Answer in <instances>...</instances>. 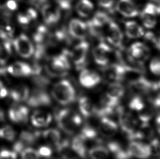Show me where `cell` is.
Returning a JSON list of instances; mask_svg holds the SVG:
<instances>
[{"instance_id": "obj_1", "label": "cell", "mask_w": 160, "mask_h": 159, "mask_svg": "<svg viewBox=\"0 0 160 159\" xmlns=\"http://www.w3.org/2000/svg\"><path fill=\"white\" fill-rule=\"evenodd\" d=\"M72 61L70 51L64 49L57 56L48 60L45 68L47 74L52 77H63L67 75Z\"/></svg>"}, {"instance_id": "obj_2", "label": "cell", "mask_w": 160, "mask_h": 159, "mask_svg": "<svg viewBox=\"0 0 160 159\" xmlns=\"http://www.w3.org/2000/svg\"><path fill=\"white\" fill-rule=\"evenodd\" d=\"M55 118L58 127L64 132L69 135L74 134L82 123L79 115L67 108L57 111Z\"/></svg>"}, {"instance_id": "obj_3", "label": "cell", "mask_w": 160, "mask_h": 159, "mask_svg": "<svg viewBox=\"0 0 160 159\" xmlns=\"http://www.w3.org/2000/svg\"><path fill=\"white\" fill-rule=\"evenodd\" d=\"M52 97L54 100L62 105H67L75 101L76 92L71 82L63 79L57 82L53 86Z\"/></svg>"}, {"instance_id": "obj_4", "label": "cell", "mask_w": 160, "mask_h": 159, "mask_svg": "<svg viewBox=\"0 0 160 159\" xmlns=\"http://www.w3.org/2000/svg\"><path fill=\"white\" fill-rule=\"evenodd\" d=\"M13 44L16 52L20 57L28 58L34 53L33 45L29 37L21 34L13 40Z\"/></svg>"}, {"instance_id": "obj_5", "label": "cell", "mask_w": 160, "mask_h": 159, "mask_svg": "<svg viewBox=\"0 0 160 159\" xmlns=\"http://www.w3.org/2000/svg\"><path fill=\"white\" fill-rule=\"evenodd\" d=\"M117 112L121 130L130 140L137 129L136 121L131 115L125 112L122 107L118 106Z\"/></svg>"}, {"instance_id": "obj_6", "label": "cell", "mask_w": 160, "mask_h": 159, "mask_svg": "<svg viewBox=\"0 0 160 159\" xmlns=\"http://www.w3.org/2000/svg\"><path fill=\"white\" fill-rule=\"evenodd\" d=\"M44 89L38 87L30 92L26 101L29 106L32 107H42L51 104L50 96Z\"/></svg>"}, {"instance_id": "obj_7", "label": "cell", "mask_w": 160, "mask_h": 159, "mask_svg": "<svg viewBox=\"0 0 160 159\" xmlns=\"http://www.w3.org/2000/svg\"><path fill=\"white\" fill-rule=\"evenodd\" d=\"M89 49V44L82 41L77 44L70 51L71 60L78 70L83 69L86 63L88 52Z\"/></svg>"}, {"instance_id": "obj_8", "label": "cell", "mask_w": 160, "mask_h": 159, "mask_svg": "<svg viewBox=\"0 0 160 159\" xmlns=\"http://www.w3.org/2000/svg\"><path fill=\"white\" fill-rule=\"evenodd\" d=\"M40 134L38 132L23 131L21 133L18 140L13 145V150L17 154L20 153L24 148L33 144L40 136Z\"/></svg>"}, {"instance_id": "obj_9", "label": "cell", "mask_w": 160, "mask_h": 159, "mask_svg": "<svg viewBox=\"0 0 160 159\" xmlns=\"http://www.w3.org/2000/svg\"><path fill=\"white\" fill-rule=\"evenodd\" d=\"M129 155L139 158H147L151 157L149 144L144 143L137 140L132 141L127 149Z\"/></svg>"}, {"instance_id": "obj_10", "label": "cell", "mask_w": 160, "mask_h": 159, "mask_svg": "<svg viewBox=\"0 0 160 159\" xmlns=\"http://www.w3.org/2000/svg\"><path fill=\"white\" fill-rule=\"evenodd\" d=\"M125 67L120 63H114L103 68V75L107 81L119 82L123 81Z\"/></svg>"}, {"instance_id": "obj_11", "label": "cell", "mask_w": 160, "mask_h": 159, "mask_svg": "<svg viewBox=\"0 0 160 159\" xmlns=\"http://www.w3.org/2000/svg\"><path fill=\"white\" fill-rule=\"evenodd\" d=\"M112 52L111 48L104 43L99 44L93 50V56L95 63L103 67L108 64L110 55Z\"/></svg>"}, {"instance_id": "obj_12", "label": "cell", "mask_w": 160, "mask_h": 159, "mask_svg": "<svg viewBox=\"0 0 160 159\" xmlns=\"http://www.w3.org/2000/svg\"><path fill=\"white\" fill-rule=\"evenodd\" d=\"M128 51L134 60L141 63L147 60L150 55L149 48L143 43L140 42L132 44Z\"/></svg>"}, {"instance_id": "obj_13", "label": "cell", "mask_w": 160, "mask_h": 159, "mask_svg": "<svg viewBox=\"0 0 160 159\" xmlns=\"http://www.w3.org/2000/svg\"><path fill=\"white\" fill-rule=\"evenodd\" d=\"M158 15L155 7L151 2L145 6L141 13V18L144 26L152 29L157 24V15Z\"/></svg>"}, {"instance_id": "obj_14", "label": "cell", "mask_w": 160, "mask_h": 159, "mask_svg": "<svg viewBox=\"0 0 160 159\" xmlns=\"http://www.w3.org/2000/svg\"><path fill=\"white\" fill-rule=\"evenodd\" d=\"M8 117L11 121L16 123H24L28 120L29 109L26 106L14 105L8 110Z\"/></svg>"}, {"instance_id": "obj_15", "label": "cell", "mask_w": 160, "mask_h": 159, "mask_svg": "<svg viewBox=\"0 0 160 159\" xmlns=\"http://www.w3.org/2000/svg\"><path fill=\"white\" fill-rule=\"evenodd\" d=\"M125 88L119 82L110 83L105 93V97L112 103L118 105L120 99L124 96Z\"/></svg>"}, {"instance_id": "obj_16", "label": "cell", "mask_w": 160, "mask_h": 159, "mask_svg": "<svg viewBox=\"0 0 160 159\" xmlns=\"http://www.w3.org/2000/svg\"><path fill=\"white\" fill-rule=\"evenodd\" d=\"M42 16L45 22L48 25L56 24L61 18V9L58 6L50 4L48 3L42 7Z\"/></svg>"}, {"instance_id": "obj_17", "label": "cell", "mask_w": 160, "mask_h": 159, "mask_svg": "<svg viewBox=\"0 0 160 159\" xmlns=\"http://www.w3.org/2000/svg\"><path fill=\"white\" fill-rule=\"evenodd\" d=\"M107 39L111 44L116 47L119 48L122 46L123 34L118 25L114 21L109 22L107 30Z\"/></svg>"}, {"instance_id": "obj_18", "label": "cell", "mask_w": 160, "mask_h": 159, "mask_svg": "<svg viewBox=\"0 0 160 159\" xmlns=\"http://www.w3.org/2000/svg\"><path fill=\"white\" fill-rule=\"evenodd\" d=\"M101 77L97 72L88 69L82 70L79 75L80 84L84 87L92 88L99 84Z\"/></svg>"}, {"instance_id": "obj_19", "label": "cell", "mask_w": 160, "mask_h": 159, "mask_svg": "<svg viewBox=\"0 0 160 159\" xmlns=\"http://www.w3.org/2000/svg\"><path fill=\"white\" fill-rule=\"evenodd\" d=\"M8 72L16 77H25L32 75V67L23 62H17L7 68Z\"/></svg>"}, {"instance_id": "obj_20", "label": "cell", "mask_w": 160, "mask_h": 159, "mask_svg": "<svg viewBox=\"0 0 160 159\" xmlns=\"http://www.w3.org/2000/svg\"><path fill=\"white\" fill-rule=\"evenodd\" d=\"M117 9L120 14L127 17H134L139 14L138 8L132 0H118Z\"/></svg>"}, {"instance_id": "obj_21", "label": "cell", "mask_w": 160, "mask_h": 159, "mask_svg": "<svg viewBox=\"0 0 160 159\" xmlns=\"http://www.w3.org/2000/svg\"><path fill=\"white\" fill-rule=\"evenodd\" d=\"M99 131L103 137L111 138L115 135L118 129L116 122L107 117L101 118Z\"/></svg>"}, {"instance_id": "obj_22", "label": "cell", "mask_w": 160, "mask_h": 159, "mask_svg": "<svg viewBox=\"0 0 160 159\" xmlns=\"http://www.w3.org/2000/svg\"><path fill=\"white\" fill-rule=\"evenodd\" d=\"M87 30L86 23L80 20L74 19L69 23V33L74 38L81 40L84 39Z\"/></svg>"}, {"instance_id": "obj_23", "label": "cell", "mask_w": 160, "mask_h": 159, "mask_svg": "<svg viewBox=\"0 0 160 159\" xmlns=\"http://www.w3.org/2000/svg\"><path fill=\"white\" fill-rule=\"evenodd\" d=\"M31 120L34 127L43 128L47 127L50 124L52 120V116L48 112L38 110L32 114Z\"/></svg>"}, {"instance_id": "obj_24", "label": "cell", "mask_w": 160, "mask_h": 159, "mask_svg": "<svg viewBox=\"0 0 160 159\" xmlns=\"http://www.w3.org/2000/svg\"><path fill=\"white\" fill-rule=\"evenodd\" d=\"M30 91L29 88L24 85H18L13 87L10 91V98L16 102L26 101Z\"/></svg>"}, {"instance_id": "obj_25", "label": "cell", "mask_w": 160, "mask_h": 159, "mask_svg": "<svg viewBox=\"0 0 160 159\" xmlns=\"http://www.w3.org/2000/svg\"><path fill=\"white\" fill-rule=\"evenodd\" d=\"M51 36L48 28L44 25H40L37 29L33 37L37 46L46 47L51 39Z\"/></svg>"}, {"instance_id": "obj_26", "label": "cell", "mask_w": 160, "mask_h": 159, "mask_svg": "<svg viewBox=\"0 0 160 159\" xmlns=\"http://www.w3.org/2000/svg\"><path fill=\"white\" fill-rule=\"evenodd\" d=\"M85 138L80 133L73 139L71 147L79 158H85L87 155L86 143Z\"/></svg>"}, {"instance_id": "obj_27", "label": "cell", "mask_w": 160, "mask_h": 159, "mask_svg": "<svg viewBox=\"0 0 160 159\" xmlns=\"http://www.w3.org/2000/svg\"><path fill=\"white\" fill-rule=\"evenodd\" d=\"M125 30L127 36L131 39L139 38L144 35L143 28L135 21H126Z\"/></svg>"}, {"instance_id": "obj_28", "label": "cell", "mask_w": 160, "mask_h": 159, "mask_svg": "<svg viewBox=\"0 0 160 159\" xmlns=\"http://www.w3.org/2000/svg\"><path fill=\"white\" fill-rule=\"evenodd\" d=\"M78 106L80 113L85 118L89 117L94 115L95 105L88 97H81L79 100Z\"/></svg>"}, {"instance_id": "obj_29", "label": "cell", "mask_w": 160, "mask_h": 159, "mask_svg": "<svg viewBox=\"0 0 160 159\" xmlns=\"http://www.w3.org/2000/svg\"><path fill=\"white\" fill-rule=\"evenodd\" d=\"M45 142L51 146L56 147L61 141V134L58 130L48 129L44 131L42 133Z\"/></svg>"}, {"instance_id": "obj_30", "label": "cell", "mask_w": 160, "mask_h": 159, "mask_svg": "<svg viewBox=\"0 0 160 159\" xmlns=\"http://www.w3.org/2000/svg\"><path fill=\"white\" fill-rule=\"evenodd\" d=\"M11 54V44L9 40L0 43V65L4 66L10 58Z\"/></svg>"}, {"instance_id": "obj_31", "label": "cell", "mask_w": 160, "mask_h": 159, "mask_svg": "<svg viewBox=\"0 0 160 159\" xmlns=\"http://www.w3.org/2000/svg\"><path fill=\"white\" fill-rule=\"evenodd\" d=\"M78 15L83 17L90 15L94 9V5L90 0H80L76 7Z\"/></svg>"}, {"instance_id": "obj_32", "label": "cell", "mask_w": 160, "mask_h": 159, "mask_svg": "<svg viewBox=\"0 0 160 159\" xmlns=\"http://www.w3.org/2000/svg\"><path fill=\"white\" fill-rule=\"evenodd\" d=\"M109 152L113 154L116 158L127 159L130 158L128 151L123 149L121 145L116 142H111L108 144Z\"/></svg>"}, {"instance_id": "obj_33", "label": "cell", "mask_w": 160, "mask_h": 159, "mask_svg": "<svg viewBox=\"0 0 160 159\" xmlns=\"http://www.w3.org/2000/svg\"><path fill=\"white\" fill-rule=\"evenodd\" d=\"M109 150L101 145L95 146L88 151V155L91 158L102 159L106 158L109 156Z\"/></svg>"}, {"instance_id": "obj_34", "label": "cell", "mask_w": 160, "mask_h": 159, "mask_svg": "<svg viewBox=\"0 0 160 159\" xmlns=\"http://www.w3.org/2000/svg\"><path fill=\"white\" fill-rule=\"evenodd\" d=\"M16 132L11 126L6 125L0 129V138L9 142L14 141L16 137Z\"/></svg>"}, {"instance_id": "obj_35", "label": "cell", "mask_w": 160, "mask_h": 159, "mask_svg": "<svg viewBox=\"0 0 160 159\" xmlns=\"http://www.w3.org/2000/svg\"><path fill=\"white\" fill-rule=\"evenodd\" d=\"M92 22L96 25L102 27L104 25L109 23L110 21L109 16L102 11H98L95 13L92 20Z\"/></svg>"}, {"instance_id": "obj_36", "label": "cell", "mask_w": 160, "mask_h": 159, "mask_svg": "<svg viewBox=\"0 0 160 159\" xmlns=\"http://www.w3.org/2000/svg\"><path fill=\"white\" fill-rule=\"evenodd\" d=\"M81 134L87 141L96 140L98 137V133L96 130L89 125H86L82 129Z\"/></svg>"}, {"instance_id": "obj_37", "label": "cell", "mask_w": 160, "mask_h": 159, "mask_svg": "<svg viewBox=\"0 0 160 159\" xmlns=\"http://www.w3.org/2000/svg\"><path fill=\"white\" fill-rule=\"evenodd\" d=\"M86 25L87 30L92 36L99 39H102L103 35L102 31V27L96 25L91 20L88 21L86 23Z\"/></svg>"}, {"instance_id": "obj_38", "label": "cell", "mask_w": 160, "mask_h": 159, "mask_svg": "<svg viewBox=\"0 0 160 159\" xmlns=\"http://www.w3.org/2000/svg\"><path fill=\"white\" fill-rule=\"evenodd\" d=\"M20 154L22 159H38L40 157L38 151L31 147L24 148Z\"/></svg>"}, {"instance_id": "obj_39", "label": "cell", "mask_w": 160, "mask_h": 159, "mask_svg": "<svg viewBox=\"0 0 160 159\" xmlns=\"http://www.w3.org/2000/svg\"><path fill=\"white\" fill-rule=\"evenodd\" d=\"M149 146L151 152V157H160V143L158 140L157 139H153Z\"/></svg>"}, {"instance_id": "obj_40", "label": "cell", "mask_w": 160, "mask_h": 159, "mask_svg": "<svg viewBox=\"0 0 160 159\" xmlns=\"http://www.w3.org/2000/svg\"><path fill=\"white\" fill-rule=\"evenodd\" d=\"M150 69L154 74L160 75V56L155 57L151 60Z\"/></svg>"}, {"instance_id": "obj_41", "label": "cell", "mask_w": 160, "mask_h": 159, "mask_svg": "<svg viewBox=\"0 0 160 159\" xmlns=\"http://www.w3.org/2000/svg\"><path fill=\"white\" fill-rule=\"evenodd\" d=\"M18 22L20 25L23 27L29 26L33 21L29 17L26 12L19 13L17 16Z\"/></svg>"}, {"instance_id": "obj_42", "label": "cell", "mask_w": 160, "mask_h": 159, "mask_svg": "<svg viewBox=\"0 0 160 159\" xmlns=\"http://www.w3.org/2000/svg\"><path fill=\"white\" fill-rule=\"evenodd\" d=\"M68 32L65 28H62L55 32V36L57 40L60 41L68 42L69 41Z\"/></svg>"}, {"instance_id": "obj_43", "label": "cell", "mask_w": 160, "mask_h": 159, "mask_svg": "<svg viewBox=\"0 0 160 159\" xmlns=\"http://www.w3.org/2000/svg\"><path fill=\"white\" fill-rule=\"evenodd\" d=\"M17 157V153L14 150L11 151L7 149H3L0 151V159H15Z\"/></svg>"}, {"instance_id": "obj_44", "label": "cell", "mask_w": 160, "mask_h": 159, "mask_svg": "<svg viewBox=\"0 0 160 159\" xmlns=\"http://www.w3.org/2000/svg\"><path fill=\"white\" fill-rule=\"evenodd\" d=\"M56 2L60 9L68 11L72 8V0H56Z\"/></svg>"}, {"instance_id": "obj_45", "label": "cell", "mask_w": 160, "mask_h": 159, "mask_svg": "<svg viewBox=\"0 0 160 159\" xmlns=\"http://www.w3.org/2000/svg\"><path fill=\"white\" fill-rule=\"evenodd\" d=\"M38 151L39 156L43 157H50L52 155V150L49 147L45 146H41V147H39Z\"/></svg>"}, {"instance_id": "obj_46", "label": "cell", "mask_w": 160, "mask_h": 159, "mask_svg": "<svg viewBox=\"0 0 160 159\" xmlns=\"http://www.w3.org/2000/svg\"><path fill=\"white\" fill-rule=\"evenodd\" d=\"M29 3L38 9L42 8L44 6L48 3V0H29Z\"/></svg>"}, {"instance_id": "obj_47", "label": "cell", "mask_w": 160, "mask_h": 159, "mask_svg": "<svg viewBox=\"0 0 160 159\" xmlns=\"http://www.w3.org/2000/svg\"><path fill=\"white\" fill-rule=\"evenodd\" d=\"M5 7L10 11H15L18 8V5L15 0H8L6 3Z\"/></svg>"}, {"instance_id": "obj_48", "label": "cell", "mask_w": 160, "mask_h": 159, "mask_svg": "<svg viewBox=\"0 0 160 159\" xmlns=\"http://www.w3.org/2000/svg\"><path fill=\"white\" fill-rule=\"evenodd\" d=\"M115 0H98L99 4L101 6L105 8H109L113 5Z\"/></svg>"}, {"instance_id": "obj_49", "label": "cell", "mask_w": 160, "mask_h": 159, "mask_svg": "<svg viewBox=\"0 0 160 159\" xmlns=\"http://www.w3.org/2000/svg\"><path fill=\"white\" fill-rule=\"evenodd\" d=\"M8 94L7 89L0 80V99H2L6 97Z\"/></svg>"}, {"instance_id": "obj_50", "label": "cell", "mask_w": 160, "mask_h": 159, "mask_svg": "<svg viewBox=\"0 0 160 159\" xmlns=\"http://www.w3.org/2000/svg\"><path fill=\"white\" fill-rule=\"evenodd\" d=\"M0 39L4 40H9V37L5 30L3 26L0 25Z\"/></svg>"}, {"instance_id": "obj_51", "label": "cell", "mask_w": 160, "mask_h": 159, "mask_svg": "<svg viewBox=\"0 0 160 159\" xmlns=\"http://www.w3.org/2000/svg\"><path fill=\"white\" fill-rule=\"evenodd\" d=\"M150 2L156 7L158 14H160V0H151Z\"/></svg>"}, {"instance_id": "obj_52", "label": "cell", "mask_w": 160, "mask_h": 159, "mask_svg": "<svg viewBox=\"0 0 160 159\" xmlns=\"http://www.w3.org/2000/svg\"><path fill=\"white\" fill-rule=\"evenodd\" d=\"M155 46L160 50V36L158 37H156L155 41L153 43Z\"/></svg>"}, {"instance_id": "obj_53", "label": "cell", "mask_w": 160, "mask_h": 159, "mask_svg": "<svg viewBox=\"0 0 160 159\" xmlns=\"http://www.w3.org/2000/svg\"><path fill=\"white\" fill-rule=\"evenodd\" d=\"M156 126L158 132L160 134V115L157 116L156 120Z\"/></svg>"}, {"instance_id": "obj_54", "label": "cell", "mask_w": 160, "mask_h": 159, "mask_svg": "<svg viewBox=\"0 0 160 159\" xmlns=\"http://www.w3.org/2000/svg\"><path fill=\"white\" fill-rule=\"evenodd\" d=\"M4 118V114L2 110H1L0 108V121H2Z\"/></svg>"}, {"instance_id": "obj_55", "label": "cell", "mask_w": 160, "mask_h": 159, "mask_svg": "<svg viewBox=\"0 0 160 159\" xmlns=\"http://www.w3.org/2000/svg\"><path fill=\"white\" fill-rule=\"evenodd\" d=\"M157 84L158 88L159 90L160 91V80L159 82H158V83H157Z\"/></svg>"}, {"instance_id": "obj_56", "label": "cell", "mask_w": 160, "mask_h": 159, "mask_svg": "<svg viewBox=\"0 0 160 159\" xmlns=\"http://www.w3.org/2000/svg\"><path fill=\"white\" fill-rule=\"evenodd\" d=\"M16 1H22V0H16Z\"/></svg>"}]
</instances>
